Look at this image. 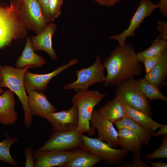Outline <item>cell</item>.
I'll use <instances>...</instances> for the list:
<instances>
[{
  "label": "cell",
  "instance_id": "1",
  "mask_svg": "<svg viewBox=\"0 0 167 167\" xmlns=\"http://www.w3.org/2000/svg\"><path fill=\"white\" fill-rule=\"evenodd\" d=\"M135 48L130 43L118 45L102 62L107 72L103 86H114L140 75L143 67L137 58Z\"/></svg>",
  "mask_w": 167,
  "mask_h": 167
},
{
  "label": "cell",
  "instance_id": "2",
  "mask_svg": "<svg viewBox=\"0 0 167 167\" xmlns=\"http://www.w3.org/2000/svg\"><path fill=\"white\" fill-rule=\"evenodd\" d=\"M30 68V66H27L19 69L7 65H0V74L2 77L0 82V87L7 88L17 96L23 107L24 124L28 128L32 124V116L28 103L24 77L26 71Z\"/></svg>",
  "mask_w": 167,
  "mask_h": 167
},
{
  "label": "cell",
  "instance_id": "3",
  "mask_svg": "<svg viewBox=\"0 0 167 167\" xmlns=\"http://www.w3.org/2000/svg\"><path fill=\"white\" fill-rule=\"evenodd\" d=\"M98 91L88 89L76 93L72 98V104L78 107V129L81 134L87 132L88 136L95 134V129L91 126L90 120L95 106L106 96Z\"/></svg>",
  "mask_w": 167,
  "mask_h": 167
},
{
  "label": "cell",
  "instance_id": "4",
  "mask_svg": "<svg viewBox=\"0 0 167 167\" xmlns=\"http://www.w3.org/2000/svg\"><path fill=\"white\" fill-rule=\"evenodd\" d=\"M25 26L19 7L11 2L9 6H0V49L23 34Z\"/></svg>",
  "mask_w": 167,
  "mask_h": 167
},
{
  "label": "cell",
  "instance_id": "5",
  "mask_svg": "<svg viewBox=\"0 0 167 167\" xmlns=\"http://www.w3.org/2000/svg\"><path fill=\"white\" fill-rule=\"evenodd\" d=\"M115 95L123 105L151 116V101L142 92L134 78L127 79L118 84Z\"/></svg>",
  "mask_w": 167,
  "mask_h": 167
},
{
  "label": "cell",
  "instance_id": "6",
  "mask_svg": "<svg viewBox=\"0 0 167 167\" xmlns=\"http://www.w3.org/2000/svg\"><path fill=\"white\" fill-rule=\"evenodd\" d=\"M105 69L101 57L97 55L92 65L76 70V79L64 85L63 89L65 90H72L77 93L88 89L89 87L95 84L104 82L106 79Z\"/></svg>",
  "mask_w": 167,
  "mask_h": 167
},
{
  "label": "cell",
  "instance_id": "7",
  "mask_svg": "<svg viewBox=\"0 0 167 167\" xmlns=\"http://www.w3.org/2000/svg\"><path fill=\"white\" fill-rule=\"evenodd\" d=\"M81 136L84 143L81 148L103 158L106 165L121 164L128 155V152L112 147L97 138L90 137L83 134Z\"/></svg>",
  "mask_w": 167,
  "mask_h": 167
},
{
  "label": "cell",
  "instance_id": "8",
  "mask_svg": "<svg viewBox=\"0 0 167 167\" xmlns=\"http://www.w3.org/2000/svg\"><path fill=\"white\" fill-rule=\"evenodd\" d=\"M84 143L78 128L65 131H52L49 139L37 149L42 151L49 150L73 151L82 148Z\"/></svg>",
  "mask_w": 167,
  "mask_h": 167
},
{
  "label": "cell",
  "instance_id": "9",
  "mask_svg": "<svg viewBox=\"0 0 167 167\" xmlns=\"http://www.w3.org/2000/svg\"><path fill=\"white\" fill-rule=\"evenodd\" d=\"M158 8V4H154L150 0H141L128 28L121 33L110 36L109 39L117 41L119 46H124L127 38L134 36L135 30L139 27L144 19L151 15L154 11Z\"/></svg>",
  "mask_w": 167,
  "mask_h": 167
},
{
  "label": "cell",
  "instance_id": "10",
  "mask_svg": "<svg viewBox=\"0 0 167 167\" xmlns=\"http://www.w3.org/2000/svg\"><path fill=\"white\" fill-rule=\"evenodd\" d=\"M20 13L25 25L37 34L49 23L44 16L36 0H24L19 7Z\"/></svg>",
  "mask_w": 167,
  "mask_h": 167
},
{
  "label": "cell",
  "instance_id": "11",
  "mask_svg": "<svg viewBox=\"0 0 167 167\" xmlns=\"http://www.w3.org/2000/svg\"><path fill=\"white\" fill-rule=\"evenodd\" d=\"M79 62L77 58H72L67 64L58 67L50 73L45 74H35L27 70L24 77L26 91L33 90L38 92H43L53 78L69 67L78 64Z\"/></svg>",
  "mask_w": 167,
  "mask_h": 167
},
{
  "label": "cell",
  "instance_id": "12",
  "mask_svg": "<svg viewBox=\"0 0 167 167\" xmlns=\"http://www.w3.org/2000/svg\"><path fill=\"white\" fill-rule=\"evenodd\" d=\"M52 125V131H65L77 128L79 115L77 106L75 104L70 108L49 114L46 119Z\"/></svg>",
  "mask_w": 167,
  "mask_h": 167
},
{
  "label": "cell",
  "instance_id": "13",
  "mask_svg": "<svg viewBox=\"0 0 167 167\" xmlns=\"http://www.w3.org/2000/svg\"><path fill=\"white\" fill-rule=\"evenodd\" d=\"M91 126L97 130V139L105 141L110 146L116 148L119 146L118 131L113 123L101 117L98 111L94 109L90 120Z\"/></svg>",
  "mask_w": 167,
  "mask_h": 167
},
{
  "label": "cell",
  "instance_id": "14",
  "mask_svg": "<svg viewBox=\"0 0 167 167\" xmlns=\"http://www.w3.org/2000/svg\"><path fill=\"white\" fill-rule=\"evenodd\" d=\"M26 92L28 94V103L32 116L36 115L45 119L49 114L57 110L43 92L33 90H27Z\"/></svg>",
  "mask_w": 167,
  "mask_h": 167
},
{
  "label": "cell",
  "instance_id": "15",
  "mask_svg": "<svg viewBox=\"0 0 167 167\" xmlns=\"http://www.w3.org/2000/svg\"><path fill=\"white\" fill-rule=\"evenodd\" d=\"M73 151L36 150L33 153L35 167H62Z\"/></svg>",
  "mask_w": 167,
  "mask_h": 167
},
{
  "label": "cell",
  "instance_id": "16",
  "mask_svg": "<svg viewBox=\"0 0 167 167\" xmlns=\"http://www.w3.org/2000/svg\"><path fill=\"white\" fill-rule=\"evenodd\" d=\"M57 28L56 24L51 23L41 32L35 36H32L31 41L34 50H42L47 53L51 58L57 59V55L52 47V38Z\"/></svg>",
  "mask_w": 167,
  "mask_h": 167
},
{
  "label": "cell",
  "instance_id": "17",
  "mask_svg": "<svg viewBox=\"0 0 167 167\" xmlns=\"http://www.w3.org/2000/svg\"><path fill=\"white\" fill-rule=\"evenodd\" d=\"M14 95V93L9 89L0 95V123L3 125L13 124L18 121Z\"/></svg>",
  "mask_w": 167,
  "mask_h": 167
},
{
  "label": "cell",
  "instance_id": "18",
  "mask_svg": "<svg viewBox=\"0 0 167 167\" xmlns=\"http://www.w3.org/2000/svg\"><path fill=\"white\" fill-rule=\"evenodd\" d=\"M104 160L85 149L73 150L62 167H93Z\"/></svg>",
  "mask_w": 167,
  "mask_h": 167
},
{
  "label": "cell",
  "instance_id": "19",
  "mask_svg": "<svg viewBox=\"0 0 167 167\" xmlns=\"http://www.w3.org/2000/svg\"><path fill=\"white\" fill-rule=\"evenodd\" d=\"M47 62L41 56L35 52L29 36L27 37L22 54L16 60L15 67L21 69L27 66L31 68L40 67Z\"/></svg>",
  "mask_w": 167,
  "mask_h": 167
},
{
  "label": "cell",
  "instance_id": "20",
  "mask_svg": "<svg viewBox=\"0 0 167 167\" xmlns=\"http://www.w3.org/2000/svg\"><path fill=\"white\" fill-rule=\"evenodd\" d=\"M117 131L121 149L131 152L133 154L140 151L143 144L134 131L126 127L119 128Z\"/></svg>",
  "mask_w": 167,
  "mask_h": 167
},
{
  "label": "cell",
  "instance_id": "21",
  "mask_svg": "<svg viewBox=\"0 0 167 167\" xmlns=\"http://www.w3.org/2000/svg\"><path fill=\"white\" fill-rule=\"evenodd\" d=\"M97 111L101 117L113 123L126 117L124 105L116 97L107 102Z\"/></svg>",
  "mask_w": 167,
  "mask_h": 167
},
{
  "label": "cell",
  "instance_id": "22",
  "mask_svg": "<svg viewBox=\"0 0 167 167\" xmlns=\"http://www.w3.org/2000/svg\"><path fill=\"white\" fill-rule=\"evenodd\" d=\"M167 76V51L162 53L156 65L144 77L150 84L158 88L164 86Z\"/></svg>",
  "mask_w": 167,
  "mask_h": 167
},
{
  "label": "cell",
  "instance_id": "23",
  "mask_svg": "<svg viewBox=\"0 0 167 167\" xmlns=\"http://www.w3.org/2000/svg\"><path fill=\"white\" fill-rule=\"evenodd\" d=\"M118 129L126 127L131 129L137 135L145 145H148L151 139V137L154 132L144 127L137 123L131 119L125 117L121 120L114 122Z\"/></svg>",
  "mask_w": 167,
  "mask_h": 167
},
{
  "label": "cell",
  "instance_id": "24",
  "mask_svg": "<svg viewBox=\"0 0 167 167\" xmlns=\"http://www.w3.org/2000/svg\"><path fill=\"white\" fill-rule=\"evenodd\" d=\"M124 106L126 111V117L129 118L141 126L154 132L163 125L153 120L151 116L131 107Z\"/></svg>",
  "mask_w": 167,
  "mask_h": 167
},
{
  "label": "cell",
  "instance_id": "25",
  "mask_svg": "<svg viewBox=\"0 0 167 167\" xmlns=\"http://www.w3.org/2000/svg\"><path fill=\"white\" fill-rule=\"evenodd\" d=\"M166 51L167 41L155 39L149 48L137 54L138 59L140 62H143L146 59L161 54Z\"/></svg>",
  "mask_w": 167,
  "mask_h": 167
},
{
  "label": "cell",
  "instance_id": "26",
  "mask_svg": "<svg viewBox=\"0 0 167 167\" xmlns=\"http://www.w3.org/2000/svg\"><path fill=\"white\" fill-rule=\"evenodd\" d=\"M136 80L140 89L150 101L159 99L167 102V97L158 87L149 83L144 78Z\"/></svg>",
  "mask_w": 167,
  "mask_h": 167
},
{
  "label": "cell",
  "instance_id": "27",
  "mask_svg": "<svg viewBox=\"0 0 167 167\" xmlns=\"http://www.w3.org/2000/svg\"><path fill=\"white\" fill-rule=\"evenodd\" d=\"M6 138L0 142V161H3L10 165L17 167V163L11 156L9 151L12 144L18 140L17 137H11L6 134Z\"/></svg>",
  "mask_w": 167,
  "mask_h": 167
},
{
  "label": "cell",
  "instance_id": "28",
  "mask_svg": "<svg viewBox=\"0 0 167 167\" xmlns=\"http://www.w3.org/2000/svg\"><path fill=\"white\" fill-rule=\"evenodd\" d=\"M143 158L148 161L160 158H167V135H163L162 144L159 148L154 151L143 156Z\"/></svg>",
  "mask_w": 167,
  "mask_h": 167
},
{
  "label": "cell",
  "instance_id": "29",
  "mask_svg": "<svg viewBox=\"0 0 167 167\" xmlns=\"http://www.w3.org/2000/svg\"><path fill=\"white\" fill-rule=\"evenodd\" d=\"M131 163L123 161L117 166L118 167H150L151 166L143 161L141 158L140 151L133 154L131 159Z\"/></svg>",
  "mask_w": 167,
  "mask_h": 167
},
{
  "label": "cell",
  "instance_id": "30",
  "mask_svg": "<svg viewBox=\"0 0 167 167\" xmlns=\"http://www.w3.org/2000/svg\"><path fill=\"white\" fill-rule=\"evenodd\" d=\"M64 0H50L49 9L50 21H53L60 15L61 8Z\"/></svg>",
  "mask_w": 167,
  "mask_h": 167
},
{
  "label": "cell",
  "instance_id": "31",
  "mask_svg": "<svg viewBox=\"0 0 167 167\" xmlns=\"http://www.w3.org/2000/svg\"><path fill=\"white\" fill-rule=\"evenodd\" d=\"M156 30L160 33L156 39H162L167 41V22L159 20L157 21Z\"/></svg>",
  "mask_w": 167,
  "mask_h": 167
},
{
  "label": "cell",
  "instance_id": "32",
  "mask_svg": "<svg viewBox=\"0 0 167 167\" xmlns=\"http://www.w3.org/2000/svg\"><path fill=\"white\" fill-rule=\"evenodd\" d=\"M161 54L147 58L142 63L144 64V65L145 72L146 74L149 72L156 65L159 61Z\"/></svg>",
  "mask_w": 167,
  "mask_h": 167
},
{
  "label": "cell",
  "instance_id": "33",
  "mask_svg": "<svg viewBox=\"0 0 167 167\" xmlns=\"http://www.w3.org/2000/svg\"><path fill=\"white\" fill-rule=\"evenodd\" d=\"M33 148L32 146L28 147L25 149V167H35L34 158L33 156Z\"/></svg>",
  "mask_w": 167,
  "mask_h": 167
},
{
  "label": "cell",
  "instance_id": "34",
  "mask_svg": "<svg viewBox=\"0 0 167 167\" xmlns=\"http://www.w3.org/2000/svg\"><path fill=\"white\" fill-rule=\"evenodd\" d=\"M36 0L41 7L44 16L50 22H51L49 9V3L50 0Z\"/></svg>",
  "mask_w": 167,
  "mask_h": 167
},
{
  "label": "cell",
  "instance_id": "35",
  "mask_svg": "<svg viewBox=\"0 0 167 167\" xmlns=\"http://www.w3.org/2000/svg\"><path fill=\"white\" fill-rule=\"evenodd\" d=\"M96 3L100 5L107 7L114 6L117 3H119V0H94Z\"/></svg>",
  "mask_w": 167,
  "mask_h": 167
},
{
  "label": "cell",
  "instance_id": "36",
  "mask_svg": "<svg viewBox=\"0 0 167 167\" xmlns=\"http://www.w3.org/2000/svg\"><path fill=\"white\" fill-rule=\"evenodd\" d=\"M161 14L165 18L167 17V0H160L157 3Z\"/></svg>",
  "mask_w": 167,
  "mask_h": 167
},
{
  "label": "cell",
  "instance_id": "37",
  "mask_svg": "<svg viewBox=\"0 0 167 167\" xmlns=\"http://www.w3.org/2000/svg\"><path fill=\"white\" fill-rule=\"evenodd\" d=\"M160 128V129L156 133H154L152 135V137L167 135V124H163Z\"/></svg>",
  "mask_w": 167,
  "mask_h": 167
},
{
  "label": "cell",
  "instance_id": "38",
  "mask_svg": "<svg viewBox=\"0 0 167 167\" xmlns=\"http://www.w3.org/2000/svg\"><path fill=\"white\" fill-rule=\"evenodd\" d=\"M148 162L153 167H167V163H165L161 162H151L148 161Z\"/></svg>",
  "mask_w": 167,
  "mask_h": 167
},
{
  "label": "cell",
  "instance_id": "39",
  "mask_svg": "<svg viewBox=\"0 0 167 167\" xmlns=\"http://www.w3.org/2000/svg\"><path fill=\"white\" fill-rule=\"evenodd\" d=\"M11 2L16 6L19 7L24 0H10Z\"/></svg>",
  "mask_w": 167,
  "mask_h": 167
},
{
  "label": "cell",
  "instance_id": "40",
  "mask_svg": "<svg viewBox=\"0 0 167 167\" xmlns=\"http://www.w3.org/2000/svg\"><path fill=\"white\" fill-rule=\"evenodd\" d=\"M2 79V77L1 75L0 74V82L1 81ZM4 92L2 88L0 87V95L2 94Z\"/></svg>",
  "mask_w": 167,
  "mask_h": 167
},
{
  "label": "cell",
  "instance_id": "41",
  "mask_svg": "<svg viewBox=\"0 0 167 167\" xmlns=\"http://www.w3.org/2000/svg\"><path fill=\"white\" fill-rule=\"evenodd\" d=\"M122 0H119L120 2L122 1Z\"/></svg>",
  "mask_w": 167,
  "mask_h": 167
}]
</instances>
